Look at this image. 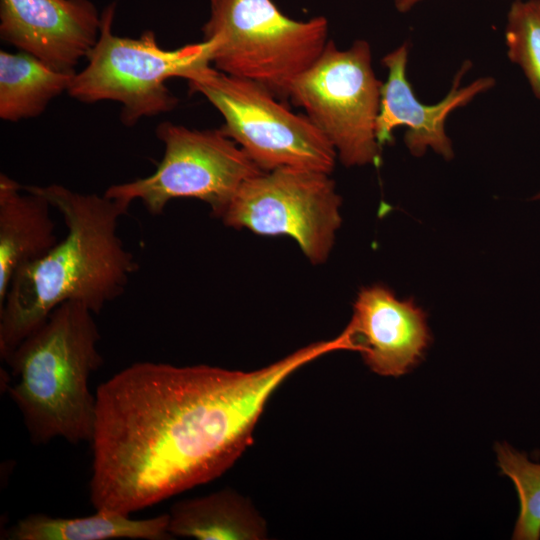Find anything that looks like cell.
<instances>
[{
    "label": "cell",
    "mask_w": 540,
    "mask_h": 540,
    "mask_svg": "<svg viewBox=\"0 0 540 540\" xmlns=\"http://www.w3.org/2000/svg\"><path fill=\"white\" fill-rule=\"evenodd\" d=\"M408 58L409 44L403 43L381 60L388 74L381 89L376 120L377 141L381 147L391 142L394 129L403 126L407 128L403 140L413 156L421 157L431 149L446 160L452 159V142L445 129L448 116L492 89L495 79L484 76L460 86L461 79L471 67L470 61H465L454 76L448 94L439 102L428 105L420 102L409 82Z\"/></svg>",
    "instance_id": "obj_10"
},
{
    "label": "cell",
    "mask_w": 540,
    "mask_h": 540,
    "mask_svg": "<svg viewBox=\"0 0 540 540\" xmlns=\"http://www.w3.org/2000/svg\"><path fill=\"white\" fill-rule=\"evenodd\" d=\"M330 174L299 168L263 171L245 182L223 223L259 235L293 238L312 264L324 263L341 225V197Z\"/></svg>",
    "instance_id": "obj_9"
},
{
    "label": "cell",
    "mask_w": 540,
    "mask_h": 540,
    "mask_svg": "<svg viewBox=\"0 0 540 540\" xmlns=\"http://www.w3.org/2000/svg\"><path fill=\"white\" fill-rule=\"evenodd\" d=\"M94 315L81 302L58 305L5 361L16 379L8 394L37 444L91 441L96 396L88 380L103 362Z\"/></svg>",
    "instance_id": "obj_3"
},
{
    "label": "cell",
    "mask_w": 540,
    "mask_h": 540,
    "mask_svg": "<svg viewBox=\"0 0 540 540\" xmlns=\"http://www.w3.org/2000/svg\"><path fill=\"white\" fill-rule=\"evenodd\" d=\"M155 132L164 144L156 170L111 185L104 192L107 197L129 205L139 200L154 216L162 214L171 200L198 199L220 218L241 186L263 172L220 128L195 130L162 122Z\"/></svg>",
    "instance_id": "obj_8"
},
{
    "label": "cell",
    "mask_w": 540,
    "mask_h": 540,
    "mask_svg": "<svg viewBox=\"0 0 540 540\" xmlns=\"http://www.w3.org/2000/svg\"><path fill=\"white\" fill-rule=\"evenodd\" d=\"M186 81L223 116L220 130L262 170L299 168L330 174L336 152L304 114H296L263 86L210 65Z\"/></svg>",
    "instance_id": "obj_6"
},
{
    "label": "cell",
    "mask_w": 540,
    "mask_h": 540,
    "mask_svg": "<svg viewBox=\"0 0 540 540\" xmlns=\"http://www.w3.org/2000/svg\"><path fill=\"white\" fill-rule=\"evenodd\" d=\"M75 73L54 70L22 51L1 50L0 118L16 122L39 116L52 99L68 91Z\"/></svg>",
    "instance_id": "obj_16"
},
{
    "label": "cell",
    "mask_w": 540,
    "mask_h": 540,
    "mask_svg": "<svg viewBox=\"0 0 540 540\" xmlns=\"http://www.w3.org/2000/svg\"><path fill=\"white\" fill-rule=\"evenodd\" d=\"M497 463L503 475L514 484L519 499V514L513 540L540 539V463L507 443L496 444Z\"/></svg>",
    "instance_id": "obj_17"
},
{
    "label": "cell",
    "mask_w": 540,
    "mask_h": 540,
    "mask_svg": "<svg viewBox=\"0 0 540 540\" xmlns=\"http://www.w3.org/2000/svg\"><path fill=\"white\" fill-rule=\"evenodd\" d=\"M507 56L540 100V0H514L504 30Z\"/></svg>",
    "instance_id": "obj_18"
},
{
    "label": "cell",
    "mask_w": 540,
    "mask_h": 540,
    "mask_svg": "<svg viewBox=\"0 0 540 540\" xmlns=\"http://www.w3.org/2000/svg\"><path fill=\"white\" fill-rule=\"evenodd\" d=\"M340 349L315 342L253 371L145 361L116 373L95 393L92 506L129 515L221 476L281 383Z\"/></svg>",
    "instance_id": "obj_1"
},
{
    "label": "cell",
    "mask_w": 540,
    "mask_h": 540,
    "mask_svg": "<svg viewBox=\"0 0 540 540\" xmlns=\"http://www.w3.org/2000/svg\"><path fill=\"white\" fill-rule=\"evenodd\" d=\"M203 40L214 44L211 63L230 76L253 81L279 99L323 53L328 21H299L273 0H210Z\"/></svg>",
    "instance_id": "obj_4"
},
{
    "label": "cell",
    "mask_w": 540,
    "mask_h": 540,
    "mask_svg": "<svg viewBox=\"0 0 540 540\" xmlns=\"http://www.w3.org/2000/svg\"><path fill=\"white\" fill-rule=\"evenodd\" d=\"M51 208L43 195L0 174V303L16 270L59 242Z\"/></svg>",
    "instance_id": "obj_13"
},
{
    "label": "cell",
    "mask_w": 540,
    "mask_h": 540,
    "mask_svg": "<svg viewBox=\"0 0 540 540\" xmlns=\"http://www.w3.org/2000/svg\"><path fill=\"white\" fill-rule=\"evenodd\" d=\"M76 518L31 514L8 528L2 539L9 540H108L118 538L166 540L169 515L132 519L127 514L96 510Z\"/></svg>",
    "instance_id": "obj_15"
},
{
    "label": "cell",
    "mask_w": 540,
    "mask_h": 540,
    "mask_svg": "<svg viewBox=\"0 0 540 540\" xmlns=\"http://www.w3.org/2000/svg\"><path fill=\"white\" fill-rule=\"evenodd\" d=\"M382 84L367 41L356 40L339 50L329 40L320 57L293 82L288 99L303 108L343 165L366 166L380 160L376 120Z\"/></svg>",
    "instance_id": "obj_7"
},
{
    "label": "cell",
    "mask_w": 540,
    "mask_h": 540,
    "mask_svg": "<svg viewBox=\"0 0 540 540\" xmlns=\"http://www.w3.org/2000/svg\"><path fill=\"white\" fill-rule=\"evenodd\" d=\"M343 333L348 350L359 352L365 364L381 376L408 373L431 341L422 309L411 300H399L382 285L360 290Z\"/></svg>",
    "instance_id": "obj_12"
},
{
    "label": "cell",
    "mask_w": 540,
    "mask_h": 540,
    "mask_svg": "<svg viewBox=\"0 0 540 540\" xmlns=\"http://www.w3.org/2000/svg\"><path fill=\"white\" fill-rule=\"evenodd\" d=\"M535 200H540V191L533 197Z\"/></svg>",
    "instance_id": "obj_20"
},
{
    "label": "cell",
    "mask_w": 540,
    "mask_h": 540,
    "mask_svg": "<svg viewBox=\"0 0 540 540\" xmlns=\"http://www.w3.org/2000/svg\"><path fill=\"white\" fill-rule=\"evenodd\" d=\"M101 25L89 0H1V39L54 70L75 73Z\"/></svg>",
    "instance_id": "obj_11"
},
{
    "label": "cell",
    "mask_w": 540,
    "mask_h": 540,
    "mask_svg": "<svg viewBox=\"0 0 540 540\" xmlns=\"http://www.w3.org/2000/svg\"><path fill=\"white\" fill-rule=\"evenodd\" d=\"M422 1L423 0H394V5L399 12L405 13Z\"/></svg>",
    "instance_id": "obj_19"
},
{
    "label": "cell",
    "mask_w": 540,
    "mask_h": 540,
    "mask_svg": "<svg viewBox=\"0 0 540 540\" xmlns=\"http://www.w3.org/2000/svg\"><path fill=\"white\" fill-rule=\"evenodd\" d=\"M57 209L66 236L44 256L18 268L0 303V356L6 361L58 305L77 301L99 314L122 296L139 265L118 226L130 207L105 194L59 184L28 186Z\"/></svg>",
    "instance_id": "obj_2"
},
{
    "label": "cell",
    "mask_w": 540,
    "mask_h": 540,
    "mask_svg": "<svg viewBox=\"0 0 540 540\" xmlns=\"http://www.w3.org/2000/svg\"><path fill=\"white\" fill-rule=\"evenodd\" d=\"M114 13L115 4L103 11L99 37L86 57L87 65L74 74L67 92L84 103H120L121 122L133 126L143 117L174 109L178 99L165 82L173 77L186 80L209 66L214 44L203 40L166 50L150 30L138 38L120 37L112 33Z\"/></svg>",
    "instance_id": "obj_5"
},
{
    "label": "cell",
    "mask_w": 540,
    "mask_h": 540,
    "mask_svg": "<svg viewBox=\"0 0 540 540\" xmlns=\"http://www.w3.org/2000/svg\"><path fill=\"white\" fill-rule=\"evenodd\" d=\"M168 531L172 537L199 540H261L267 538V526L254 506L232 489L185 499L175 503L168 513Z\"/></svg>",
    "instance_id": "obj_14"
}]
</instances>
